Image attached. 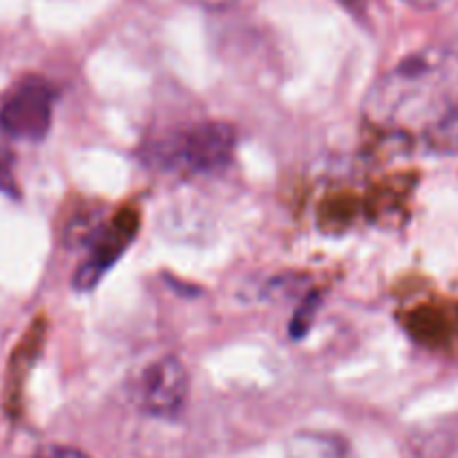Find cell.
<instances>
[{"label":"cell","mask_w":458,"mask_h":458,"mask_svg":"<svg viewBox=\"0 0 458 458\" xmlns=\"http://www.w3.org/2000/svg\"><path fill=\"white\" fill-rule=\"evenodd\" d=\"M36 458H88L83 452L74 450V447H63V445H52L40 450Z\"/></svg>","instance_id":"cell-8"},{"label":"cell","mask_w":458,"mask_h":458,"mask_svg":"<svg viewBox=\"0 0 458 458\" xmlns=\"http://www.w3.org/2000/svg\"><path fill=\"white\" fill-rule=\"evenodd\" d=\"M365 114L378 128L458 152V47H429L396 63L374 81Z\"/></svg>","instance_id":"cell-1"},{"label":"cell","mask_w":458,"mask_h":458,"mask_svg":"<svg viewBox=\"0 0 458 458\" xmlns=\"http://www.w3.org/2000/svg\"><path fill=\"white\" fill-rule=\"evenodd\" d=\"M183 3L195 4V7H201V9H210V12H217V9L231 7L235 0H183Z\"/></svg>","instance_id":"cell-9"},{"label":"cell","mask_w":458,"mask_h":458,"mask_svg":"<svg viewBox=\"0 0 458 458\" xmlns=\"http://www.w3.org/2000/svg\"><path fill=\"white\" fill-rule=\"evenodd\" d=\"M0 191H13L12 186V155L0 148Z\"/></svg>","instance_id":"cell-7"},{"label":"cell","mask_w":458,"mask_h":458,"mask_svg":"<svg viewBox=\"0 0 458 458\" xmlns=\"http://www.w3.org/2000/svg\"><path fill=\"white\" fill-rule=\"evenodd\" d=\"M186 367L174 356H164L143 367L130 385V398L148 416L174 419L183 410L188 398Z\"/></svg>","instance_id":"cell-3"},{"label":"cell","mask_w":458,"mask_h":458,"mask_svg":"<svg viewBox=\"0 0 458 458\" xmlns=\"http://www.w3.org/2000/svg\"><path fill=\"white\" fill-rule=\"evenodd\" d=\"M137 233V217L132 213H125L121 217H116L110 226L106 228L101 237L94 242V249L89 259H85L83 267L79 268L74 277V284L79 289L88 291L101 280L103 273L121 258V253L125 250V246L130 244V240Z\"/></svg>","instance_id":"cell-5"},{"label":"cell","mask_w":458,"mask_h":458,"mask_svg":"<svg viewBox=\"0 0 458 458\" xmlns=\"http://www.w3.org/2000/svg\"><path fill=\"white\" fill-rule=\"evenodd\" d=\"M405 3L411 4V7H419V9H432V7H438L443 0H405Z\"/></svg>","instance_id":"cell-10"},{"label":"cell","mask_w":458,"mask_h":458,"mask_svg":"<svg viewBox=\"0 0 458 458\" xmlns=\"http://www.w3.org/2000/svg\"><path fill=\"white\" fill-rule=\"evenodd\" d=\"M286 458H356V454L335 434L300 432L286 443Z\"/></svg>","instance_id":"cell-6"},{"label":"cell","mask_w":458,"mask_h":458,"mask_svg":"<svg viewBox=\"0 0 458 458\" xmlns=\"http://www.w3.org/2000/svg\"><path fill=\"white\" fill-rule=\"evenodd\" d=\"M235 152V130L222 121H204L164 141L157 161L186 174H213L226 168Z\"/></svg>","instance_id":"cell-2"},{"label":"cell","mask_w":458,"mask_h":458,"mask_svg":"<svg viewBox=\"0 0 458 458\" xmlns=\"http://www.w3.org/2000/svg\"><path fill=\"white\" fill-rule=\"evenodd\" d=\"M54 92L38 76L21 81L0 106V130L16 141H40L52 128Z\"/></svg>","instance_id":"cell-4"}]
</instances>
